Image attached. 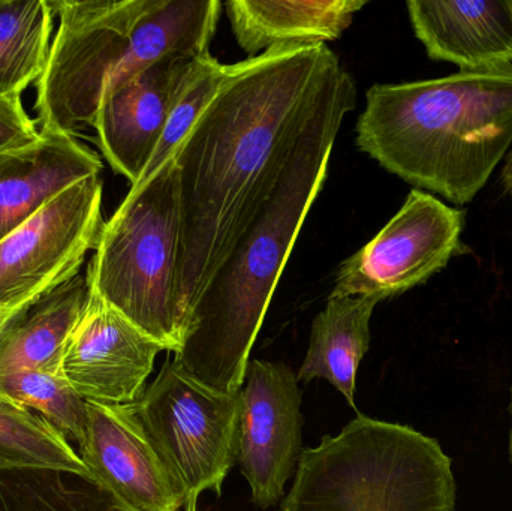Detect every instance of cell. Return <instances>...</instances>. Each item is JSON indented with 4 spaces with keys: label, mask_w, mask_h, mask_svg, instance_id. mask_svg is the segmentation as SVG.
Wrapping results in <instances>:
<instances>
[{
    "label": "cell",
    "mask_w": 512,
    "mask_h": 511,
    "mask_svg": "<svg viewBox=\"0 0 512 511\" xmlns=\"http://www.w3.org/2000/svg\"><path fill=\"white\" fill-rule=\"evenodd\" d=\"M0 396L35 411L68 440L84 443L87 402L60 372L26 371L0 375Z\"/></svg>",
    "instance_id": "obj_22"
},
{
    "label": "cell",
    "mask_w": 512,
    "mask_h": 511,
    "mask_svg": "<svg viewBox=\"0 0 512 511\" xmlns=\"http://www.w3.org/2000/svg\"><path fill=\"white\" fill-rule=\"evenodd\" d=\"M0 511H119L89 480L53 470L0 471Z\"/></svg>",
    "instance_id": "obj_21"
},
{
    "label": "cell",
    "mask_w": 512,
    "mask_h": 511,
    "mask_svg": "<svg viewBox=\"0 0 512 511\" xmlns=\"http://www.w3.org/2000/svg\"><path fill=\"white\" fill-rule=\"evenodd\" d=\"M357 146L409 185L471 203L512 149V65L375 84Z\"/></svg>",
    "instance_id": "obj_3"
},
{
    "label": "cell",
    "mask_w": 512,
    "mask_h": 511,
    "mask_svg": "<svg viewBox=\"0 0 512 511\" xmlns=\"http://www.w3.org/2000/svg\"><path fill=\"white\" fill-rule=\"evenodd\" d=\"M366 6L361 0H230L228 20L251 57L282 45L313 47L336 41Z\"/></svg>",
    "instance_id": "obj_16"
},
{
    "label": "cell",
    "mask_w": 512,
    "mask_h": 511,
    "mask_svg": "<svg viewBox=\"0 0 512 511\" xmlns=\"http://www.w3.org/2000/svg\"><path fill=\"white\" fill-rule=\"evenodd\" d=\"M131 407L185 506L222 494L236 464L239 393L209 389L168 360Z\"/></svg>",
    "instance_id": "obj_7"
},
{
    "label": "cell",
    "mask_w": 512,
    "mask_h": 511,
    "mask_svg": "<svg viewBox=\"0 0 512 511\" xmlns=\"http://www.w3.org/2000/svg\"><path fill=\"white\" fill-rule=\"evenodd\" d=\"M465 212L414 189L366 246L343 261L330 297L390 299L429 281L465 252Z\"/></svg>",
    "instance_id": "obj_9"
},
{
    "label": "cell",
    "mask_w": 512,
    "mask_h": 511,
    "mask_svg": "<svg viewBox=\"0 0 512 511\" xmlns=\"http://www.w3.org/2000/svg\"><path fill=\"white\" fill-rule=\"evenodd\" d=\"M511 195H512V192H511Z\"/></svg>",
    "instance_id": "obj_28"
},
{
    "label": "cell",
    "mask_w": 512,
    "mask_h": 511,
    "mask_svg": "<svg viewBox=\"0 0 512 511\" xmlns=\"http://www.w3.org/2000/svg\"><path fill=\"white\" fill-rule=\"evenodd\" d=\"M59 30L36 84L41 131L93 128L102 96L156 63L209 53L219 0H54Z\"/></svg>",
    "instance_id": "obj_4"
},
{
    "label": "cell",
    "mask_w": 512,
    "mask_h": 511,
    "mask_svg": "<svg viewBox=\"0 0 512 511\" xmlns=\"http://www.w3.org/2000/svg\"><path fill=\"white\" fill-rule=\"evenodd\" d=\"M50 0H0V95L20 98L47 66Z\"/></svg>",
    "instance_id": "obj_19"
},
{
    "label": "cell",
    "mask_w": 512,
    "mask_h": 511,
    "mask_svg": "<svg viewBox=\"0 0 512 511\" xmlns=\"http://www.w3.org/2000/svg\"><path fill=\"white\" fill-rule=\"evenodd\" d=\"M53 470L89 480L71 441L48 420L0 396V471Z\"/></svg>",
    "instance_id": "obj_20"
},
{
    "label": "cell",
    "mask_w": 512,
    "mask_h": 511,
    "mask_svg": "<svg viewBox=\"0 0 512 511\" xmlns=\"http://www.w3.org/2000/svg\"><path fill=\"white\" fill-rule=\"evenodd\" d=\"M453 461L415 429L358 416L303 450L282 511H456Z\"/></svg>",
    "instance_id": "obj_5"
},
{
    "label": "cell",
    "mask_w": 512,
    "mask_h": 511,
    "mask_svg": "<svg viewBox=\"0 0 512 511\" xmlns=\"http://www.w3.org/2000/svg\"><path fill=\"white\" fill-rule=\"evenodd\" d=\"M101 170L98 155L63 132L39 129L38 140L29 146L0 153V240Z\"/></svg>",
    "instance_id": "obj_15"
},
{
    "label": "cell",
    "mask_w": 512,
    "mask_h": 511,
    "mask_svg": "<svg viewBox=\"0 0 512 511\" xmlns=\"http://www.w3.org/2000/svg\"><path fill=\"white\" fill-rule=\"evenodd\" d=\"M501 182L504 186L505 192L511 194L512 192V149L505 158L504 167H502Z\"/></svg>",
    "instance_id": "obj_25"
},
{
    "label": "cell",
    "mask_w": 512,
    "mask_h": 511,
    "mask_svg": "<svg viewBox=\"0 0 512 511\" xmlns=\"http://www.w3.org/2000/svg\"><path fill=\"white\" fill-rule=\"evenodd\" d=\"M180 243L179 170L174 159L131 188L105 222L87 267L90 291L176 354L183 327L176 303Z\"/></svg>",
    "instance_id": "obj_6"
},
{
    "label": "cell",
    "mask_w": 512,
    "mask_h": 511,
    "mask_svg": "<svg viewBox=\"0 0 512 511\" xmlns=\"http://www.w3.org/2000/svg\"><path fill=\"white\" fill-rule=\"evenodd\" d=\"M164 348L90 291L69 336L60 374L86 402L132 405L146 389Z\"/></svg>",
    "instance_id": "obj_11"
},
{
    "label": "cell",
    "mask_w": 512,
    "mask_h": 511,
    "mask_svg": "<svg viewBox=\"0 0 512 511\" xmlns=\"http://www.w3.org/2000/svg\"><path fill=\"white\" fill-rule=\"evenodd\" d=\"M343 69L325 44L282 45L234 63L180 144L176 303L183 335Z\"/></svg>",
    "instance_id": "obj_1"
},
{
    "label": "cell",
    "mask_w": 512,
    "mask_h": 511,
    "mask_svg": "<svg viewBox=\"0 0 512 511\" xmlns=\"http://www.w3.org/2000/svg\"><path fill=\"white\" fill-rule=\"evenodd\" d=\"M192 62L156 63L102 96L93 125L99 147L111 168L131 186L137 185L155 153Z\"/></svg>",
    "instance_id": "obj_13"
},
{
    "label": "cell",
    "mask_w": 512,
    "mask_h": 511,
    "mask_svg": "<svg viewBox=\"0 0 512 511\" xmlns=\"http://www.w3.org/2000/svg\"><path fill=\"white\" fill-rule=\"evenodd\" d=\"M38 138L39 131L21 99L0 95V153L29 146Z\"/></svg>",
    "instance_id": "obj_24"
},
{
    "label": "cell",
    "mask_w": 512,
    "mask_h": 511,
    "mask_svg": "<svg viewBox=\"0 0 512 511\" xmlns=\"http://www.w3.org/2000/svg\"><path fill=\"white\" fill-rule=\"evenodd\" d=\"M228 71H230V65H222L210 54V51L194 59L188 77L183 81L182 89L171 108L167 125H165L155 153L150 158L149 165L137 185L131 186V188L143 186L153 176H156L168 162L173 161L180 144L188 137L195 122L200 119L207 105L212 102L218 90L221 89Z\"/></svg>",
    "instance_id": "obj_23"
},
{
    "label": "cell",
    "mask_w": 512,
    "mask_h": 511,
    "mask_svg": "<svg viewBox=\"0 0 512 511\" xmlns=\"http://www.w3.org/2000/svg\"><path fill=\"white\" fill-rule=\"evenodd\" d=\"M510 413H511L510 456H511V462H512V387H511V404H510Z\"/></svg>",
    "instance_id": "obj_26"
},
{
    "label": "cell",
    "mask_w": 512,
    "mask_h": 511,
    "mask_svg": "<svg viewBox=\"0 0 512 511\" xmlns=\"http://www.w3.org/2000/svg\"><path fill=\"white\" fill-rule=\"evenodd\" d=\"M80 456L90 482L119 511H179L185 507L131 405L87 402Z\"/></svg>",
    "instance_id": "obj_12"
},
{
    "label": "cell",
    "mask_w": 512,
    "mask_h": 511,
    "mask_svg": "<svg viewBox=\"0 0 512 511\" xmlns=\"http://www.w3.org/2000/svg\"><path fill=\"white\" fill-rule=\"evenodd\" d=\"M406 6L430 59L462 72L512 65V0H409Z\"/></svg>",
    "instance_id": "obj_14"
},
{
    "label": "cell",
    "mask_w": 512,
    "mask_h": 511,
    "mask_svg": "<svg viewBox=\"0 0 512 511\" xmlns=\"http://www.w3.org/2000/svg\"><path fill=\"white\" fill-rule=\"evenodd\" d=\"M186 511H197V504H189V506H185Z\"/></svg>",
    "instance_id": "obj_27"
},
{
    "label": "cell",
    "mask_w": 512,
    "mask_h": 511,
    "mask_svg": "<svg viewBox=\"0 0 512 511\" xmlns=\"http://www.w3.org/2000/svg\"><path fill=\"white\" fill-rule=\"evenodd\" d=\"M104 225L102 180L93 176L66 189L0 240V332L81 272Z\"/></svg>",
    "instance_id": "obj_8"
},
{
    "label": "cell",
    "mask_w": 512,
    "mask_h": 511,
    "mask_svg": "<svg viewBox=\"0 0 512 511\" xmlns=\"http://www.w3.org/2000/svg\"><path fill=\"white\" fill-rule=\"evenodd\" d=\"M239 393L236 462L261 509L276 506L303 449L301 392L285 363L249 362Z\"/></svg>",
    "instance_id": "obj_10"
},
{
    "label": "cell",
    "mask_w": 512,
    "mask_h": 511,
    "mask_svg": "<svg viewBox=\"0 0 512 511\" xmlns=\"http://www.w3.org/2000/svg\"><path fill=\"white\" fill-rule=\"evenodd\" d=\"M89 296L87 273L80 272L14 318L0 332V375L60 372L69 336Z\"/></svg>",
    "instance_id": "obj_17"
},
{
    "label": "cell",
    "mask_w": 512,
    "mask_h": 511,
    "mask_svg": "<svg viewBox=\"0 0 512 511\" xmlns=\"http://www.w3.org/2000/svg\"><path fill=\"white\" fill-rule=\"evenodd\" d=\"M381 300L375 297H328L316 315L309 350L298 381L327 380L355 408L358 366L370 347V318Z\"/></svg>",
    "instance_id": "obj_18"
},
{
    "label": "cell",
    "mask_w": 512,
    "mask_h": 511,
    "mask_svg": "<svg viewBox=\"0 0 512 511\" xmlns=\"http://www.w3.org/2000/svg\"><path fill=\"white\" fill-rule=\"evenodd\" d=\"M357 105L346 69L298 141L273 194L192 308L173 362L216 392L237 395L249 356L298 234L327 180L343 119Z\"/></svg>",
    "instance_id": "obj_2"
}]
</instances>
